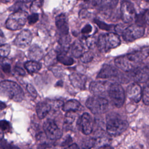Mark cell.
Masks as SVG:
<instances>
[{"instance_id": "obj_1", "label": "cell", "mask_w": 149, "mask_h": 149, "mask_svg": "<svg viewBox=\"0 0 149 149\" xmlns=\"http://www.w3.org/2000/svg\"><path fill=\"white\" fill-rule=\"evenodd\" d=\"M0 95L15 102H20L24 98L22 88L16 83L9 80L0 83Z\"/></svg>"}, {"instance_id": "obj_2", "label": "cell", "mask_w": 149, "mask_h": 149, "mask_svg": "<svg viewBox=\"0 0 149 149\" xmlns=\"http://www.w3.org/2000/svg\"><path fill=\"white\" fill-rule=\"evenodd\" d=\"M106 127L109 135L116 136L126 131L128 127V122L116 114H111L107 117Z\"/></svg>"}, {"instance_id": "obj_3", "label": "cell", "mask_w": 149, "mask_h": 149, "mask_svg": "<svg viewBox=\"0 0 149 149\" xmlns=\"http://www.w3.org/2000/svg\"><path fill=\"white\" fill-rule=\"evenodd\" d=\"M120 40L119 36L113 33H107L101 34L97 41V46L99 50L106 52L119 45Z\"/></svg>"}, {"instance_id": "obj_4", "label": "cell", "mask_w": 149, "mask_h": 149, "mask_svg": "<svg viewBox=\"0 0 149 149\" xmlns=\"http://www.w3.org/2000/svg\"><path fill=\"white\" fill-rule=\"evenodd\" d=\"M28 14L26 12L20 10L11 14L7 19L5 26L11 30H17L22 29L26 23Z\"/></svg>"}, {"instance_id": "obj_5", "label": "cell", "mask_w": 149, "mask_h": 149, "mask_svg": "<svg viewBox=\"0 0 149 149\" xmlns=\"http://www.w3.org/2000/svg\"><path fill=\"white\" fill-rule=\"evenodd\" d=\"M94 41V38L91 37H83L76 40L71 47L72 54L76 58H80L89 50Z\"/></svg>"}, {"instance_id": "obj_6", "label": "cell", "mask_w": 149, "mask_h": 149, "mask_svg": "<svg viewBox=\"0 0 149 149\" xmlns=\"http://www.w3.org/2000/svg\"><path fill=\"white\" fill-rule=\"evenodd\" d=\"M86 105L93 113L101 114L108 110V102L103 97L95 95L87 99Z\"/></svg>"}, {"instance_id": "obj_7", "label": "cell", "mask_w": 149, "mask_h": 149, "mask_svg": "<svg viewBox=\"0 0 149 149\" xmlns=\"http://www.w3.org/2000/svg\"><path fill=\"white\" fill-rule=\"evenodd\" d=\"M108 94L112 104L117 108L121 107L125 101V95L122 87L117 83H112L108 88Z\"/></svg>"}, {"instance_id": "obj_8", "label": "cell", "mask_w": 149, "mask_h": 149, "mask_svg": "<svg viewBox=\"0 0 149 149\" xmlns=\"http://www.w3.org/2000/svg\"><path fill=\"white\" fill-rule=\"evenodd\" d=\"M144 34V28L143 26L133 24L122 31V36L126 41L132 42L140 37Z\"/></svg>"}, {"instance_id": "obj_9", "label": "cell", "mask_w": 149, "mask_h": 149, "mask_svg": "<svg viewBox=\"0 0 149 149\" xmlns=\"http://www.w3.org/2000/svg\"><path fill=\"white\" fill-rule=\"evenodd\" d=\"M125 56L128 62L134 68L137 63H140L149 56V47H143Z\"/></svg>"}, {"instance_id": "obj_10", "label": "cell", "mask_w": 149, "mask_h": 149, "mask_svg": "<svg viewBox=\"0 0 149 149\" xmlns=\"http://www.w3.org/2000/svg\"><path fill=\"white\" fill-rule=\"evenodd\" d=\"M43 129L47 137L51 140H56L62 137L61 130L51 119H48L44 122Z\"/></svg>"}, {"instance_id": "obj_11", "label": "cell", "mask_w": 149, "mask_h": 149, "mask_svg": "<svg viewBox=\"0 0 149 149\" xmlns=\"http://www.w3.org/2000/svg\"><path fill=\"white\" fill-rule=\"evenodd\" d=\"M121 17L125 23H130L136 17V14L133 5L129 1H123L120 6Z\"/></svg>"}, {"instance_id": "obj_12", "label": "cell", "mask_w": 149, "mask_h": 149, "mask_svg": "<svg viewBox=\"0 0 149 149\" xmlns=\"http://www.w3.org/2000/svg\"><path fill=\"white\" fill-rule=\"evenodd\" d=\"M131 71V76L137 82H144L149 79V64L140 65Z\"/></svg>"}, {"instance_id": "obj_13", "label": "cell", "mask_w": 149, "mask_h": 149, "mask_svg": "<svg viewBox=\"0 0 149 149\" xmlns=\"http://www.w3.org/2000/svg\"><path fill=\"white\" fill-rule=\"evenodd\" d=\"M80 130L86 135L90 134L93 128V121L91 116L87 113H84L78 121Z\"/></svg>"}, {"instance_id": "obj_14", "label": "cell", "mask_w": 149, "mask_h": 149, "mask_svg": "<svg viewBox=\"0 0 149 149\" xmlns=\"http://www.w3.org/2000/svg\"><path fill=\"white\" fill-rule=\"evenodd\" d=\"M32 40V34L29 30H23L14 40V44L19 48L28 47Z\"/></svg>"}, {"instance_id": "obj_15", "label": "cell", "mask_w": 149, "mask_h": 149, "mask_svg": "<svg viewBox=\"0 0 149 149\" xmlns=\"http://www.w3.org/2000/svg\"><path fill=\"white\" fill-rule=\"evenodd\" d=\"M127 95L133 102H139L142 98V90L140 86L136 83L130 84L127 88Z\"/></svg>"}, {"instance_id": "obj_16", "label": "cell", "mask_w": 149, "mask_h": 149, "mask_svg": "<svg viewBox=\"0 0 149 149\" xmlns=\"http://www.w3.org/2000/svg\"><path fill=\"white\" fill-rule=\"evenodd\" d=\"M55 24L61 36L68 35L69 26L67 17L64 13H61L56 17Z\"/></svg>"}, {"instance_id": "obj_17", "label": "cell", "mask_w": 149, "mask_h": 149, "mask_svg": "<svg viewBox=\"0 0 149 149\" xmlns=\"http://www.w3.org/2000/svg\"><path fill=\"white\" fill-rule=\"evenodd\" d=\"M69 80L72 86L76 89L84 90L86 83V77L81 74L73 73L70 74Z\"/></svg>"}, {"instance_id": "obj_18", "label": "cell", "mask_w": 149, "mask_h": 149, "mask_svg": "<svg viewBox=\"0 0 149 149\" xmlns=\"http://www.w3.org/2000/svg\"><path fill=\"white\" fill-rule=\"evenodd\" d=\"M109 84L105 81H93L90 84V91L95 95H99L108 89Z\"/></svg>"}, {"instance_id": "obj_19", "label": "cell", "mask_w": 149, "mask_h": 149, "mask_svg": "<svg viewBox=\"0 0 149 149\" xmlns=\"http://www.w3.org/2000/svg\"><path fill=\"white\" fill-rule=\"evenodd\" d=\"M119 74V71L113 66L109 65H104L97 75L98 78L108 79L115 77Z\"/></svg>"}, {"instance_id": "obj_20", "label": "cell", "mask_w": 149, "mask_h": 149, "mask_svg": "<svg viewBox=\"0 0 149 149\" xmlns=\"http://www.w3.org/2000/svg\"><path fill=\"white\" fill-rule=\"evenodd\" d=\"M51 109V105L46 102H40L37 105L36 112L38 117L42 119L46 117Z\"/></svg>"}, {"instance_id": "obj_21", "label": "cell", "mask_w": 149, "mask_h": 149, "mask_svg": "<svg viewBox=\"0 0 149 149\" xmlns=\"http://www.w3.org/2000/svg\"><path fill=\"white\" fill-rule=\"evenodd\" d=\"M43 53L42 49L37 45H33L29 49L28 57L34 61H38L42 58Z\"/></svg>"}, {"instance_id": "obj_22", "label": "cell", "mask_w": 149, "mask_h": 149, "mask_svg": "<svg viewBox=\"0 0 149 149\" xmlns=\"http://www.w3.org/2000/svg\"><path fill=\"white\" fill-rule=\"evenodd\" d=\"M115 63L118 68L125 72L131 71L134 69L133 67L127 61L125 55L117 57L115 59Z\"/></svg>"}, {"instance_id": "obj_23", "label": "cell", "mask_w": 149, "mask_h": 149, "mask_svg": "<svg viewBox=\"0 0 149 149\" xmlns=\"http://www.w3.org/2000/svg\"><path fill=\"white\" fill-rule=\"evenodd\" d=\"M94 139V146L97 148H99L100 147H102L104 146L109 144L108 143L109 141V138L108 136L104 133H99L96 137Z\"/></svg>"}, {"instance_id": "obj_24", "label": "cell", "mask_w": 149, "mask_h": 149, "mask_svg": "<svg viewBox=\"0 0 149 149\" xmlns=\"http://www.w3.org/2000/svg\"><path fill=\"white\" fill-rule=\"evenodd\" d=\"M80 107V104L79 101L75 100H70L63 104L62 109L65 112L76 111L79 109Z\"/></svg>"}, {"instance_id": "obj_25", "label": "cell", "mask_w": 149, "mask_h": 149, "mask_svg": "<svg viewBox=\"0 0 149 149\" xmlns=\"http://www.w3.org/2000/svg\"><path fill=\"white\" fill-rule=\"evenodd\" d=\"M25 69L31 73L38 72L41 68V65L37 61H29L24 63Z\"/></svg>"}, {"instance_id": "obj_26", "label": "cell", "mask_w": 149, "mask_h": 149, "mask_svg": "<svg viewBox=\"0 0 149 149\" xmlns=\"http://www.w3.org/2000/svg\"><path fill=\"white\" fill-rule=\"evenodd\" d=\"M117 2V0H93V5L98 8L113 6Z\"/></svg>"}, {"instance_id": "obj_27", "label": "cell", "mask_w": 149, "mask_h": 149, "mask_svg": "<svg viewBox=\"0 0 149 149\" xmlns=\"http://www.w3.org/2000/svg\"><path fill=\"white\" fill-rule=\"evenodd\" d=\"M56 59L58 62L66 66L72 65L74 63V60L73 58L67 55L66 53H58Z\"/></svg>"}, {"instance_id": "obj_28", "label": "cell", "mask_w": 149, "mask_h": 149, "mask_svg": "<svg viewBox=\"0 0 149 149\" xmlns=\"http://www.w3.org/2000/svg\"><path fill=\"white\" fill-rule=\"evenodd\" d=\"M142 99L146 105H149V79L142 91Z\"/></svg>"}, {"instance_id": "obj_29", "label": "cell", "mask_w": 149, "mask_h": 149, "mask_svg": "<svg viewBox=\"0 0 149 149\" xmlns=\"http://www.w3.org/2000/svg\"><path fill=\"white\" fill-rule=\"evenodd\" d=\"M94 139L90 138L84 139L81 143V149H91L94 146Z\"/></svg>"}, {"instance_id": "obj_30", "label": "cell", "mask_w": 149, "mask_h": 149, "mask_svg": "<svg viewBox=\"0 0 149 149\" xmlns=\"http://www.w3.org/2000/svg\"><path fill=\"white\" fill-rule=\"evenodd\" d=\"M10 51V46L8 44H3L0 45V56L5 58L8 56Z\"/></svg>"}, {"instance_id": "obj_31", "label": "cell", "mask_w": 149, "mask_h": 149, "mask_svg": "<svg viewBox=\"0 0 149 149\" xmlns=\"http://www.w3.org/2000/svg\"><path fill=\"white\" fill-rule=\"evenodd\" d=\"M43 0H34L30 6V11L36 13L42 6Z\"/></svg>"}, {"instance_id": "obj_32", "label": "cell", "mask_w": 149, "mask_h": 149, "mask_svg": "<svg viewBox=\"0 0 149 149\" xmlns=\"http://www.w3.org/2000/svg\"><path fill=\"white\" fill-rule=\"evenodd\" d=\"M75 116H76L74 111L67 112V113L66 114L65 117V120H64L65 124L66 125H69L72 124V123L74 120Z\"/></svg>"}, {"instance_id": "obj_33", "label": "cell", "mask_w": 149, "mask_h": 149, "mask_svg": "<svg viewBox=\"0 0 149 149\" xmlns=\"http://www.w3.org/2000/svg\"><path fill=\"white\" fill-rule=\"evenodd\" d=\"M94 22L101 29L106 30V31H109L112 29V27H113V25L112 24H108L104 22H102L98 19H94Z\"/></svg>"}, {"instance_id": "obj_34", "label": "cell", "mask_w": 149, "mask_h": 149, "mask_svg": "<svg viewBox=\"0 0 149 149\" xmlns=\"http://www.w3.org/2000/svg\"><path fill=\"white\" fill-rule=\"evenodd\" d=\"M80 60L83 63H88L90 62L93 58V54L91 52L88 51L84 52L80 57Z\"/></svg>"}, {"instance_id": "obj_35", "label": "cell", "mask_w": 149, "mask_h": 149, "mask_svg": "<svg viewBox=\"0 0 149 149\" xmlns=\"http://www.w3.org/2000/svg\"><path fill=\"white\" fill-rule=\"evenodd\" d=\"M0 141H1L0 146H1V148L2 149H16V148H17V147L13 146L12 144L8 143L5 140L2 139Z\"/></svg>"}, {"instance_id": "obj_36", "label": "cell", "mask_w": 149, "mask_h": 149, "mask_svg": "<svg viewBox=\"0 0 149 149\" xmlns=\"http://www.w3.org/2000/svg\"><path fill=\"white\" fill-rule=\"evenodd\" d=\"M38 14L37 13H32L31 15L28 16L27 19V21L30 24H34L38 21Z\"/></svg>"}, {"instance_id": "obj_37", "label": "cell", "mask_w": 149, "mask_h": 149, "mask_svg": "<svg viewBox=\"0 0 149 149\" xmlns=\"http://www.w3.org/2000/svg\"><path fill=\"white\" fill-rule=\"evenodd\" d=\"M27 90L30 94V95L33 97V98H36L37 95V93L35 89V88L30 84H28L27 85Z\"/></svg>"}, {"instance_id": "obj_38", "label": "cell", "mask_w": 149, "mask_h": 149, "mask_svg": "<svg viewBox=\"0 0 149 149\" xmlns=\"http://www.w3.org/2000/svg\"><path fill=\"white\" fill-rule=\"evenodd\" d=\"M10 129V123L6 120H0V129L2 131H6Z\"/></svg>"}, {"instance_id": "obj_39", "label": "cell", "mask_w": 149, "mask_h": 149, "mask_svg": "<svg viewBox=\"0 0 149 149\" xmlns=\"http://www.w3.org/2000/svg\"><path fill=\"white\" fill-rule=\"evenodd\" d=\"M38 148L39 149H59L55 146H54L53 144H51L46 143L41 144L39 146Z\"/></svg>"}, {"instance_id": "obj_40", "label": "cell", "mask_w": 149, "mask_h": 149, "mask_svg": "<svg viewBox=\"0 0 149 149\" xmlns=\"http://www.w3.org/2000/svg\"><path fill=\"white\" fill-rule=\"evenodd\" d=\"M92 30V27L90 24H87L86 25H85L83 28L82 29L81 32L82 34H88L90 33Z\"/></svg>"}, {"instance_id": "obj_41", "label": "cell", "mask_w": 149, "mask_h": 149, "mask_svg": "<svg viewBox=\"0 0 149 149\" xmlns=\"http://www.w3.org/2000/svg\"><path fill=\"white\" fill-rule=\"evenodd\" d=\"M14 72L16 74H18L19 76H24L25 75L24 70L20 67L16 66L14 69Z\"/></svg>"}, {"instance_id": "obj_42", "label": "cell", "mask_w": 149, "mask_h": 149, "mask_svg": "<svg viewBox=\"0 0 149 149\" xmlns=\"http://www.w3.org/2000/svg\"><path fill=\"white\" fill-rule=\"evenodd\" d=\"M2 70L5 73H9L10 71V65L8 63H3L2 65Z\"/></svg>"}, {"instance_id": "obj_43", "label": "cell", "mask_w": 149, "mask_h": 149, "mask_svg": "<svg viewBox=\"0 0 149 149\" xmlns=\"http://www.w3.org/2000/svg\"><path fill=\"white\" fill-rule=\"evenodd\" d=\"M144 20L145 23L149 25V10H147L144 12Z\"/></svg>"}, {"instance_id": "obj_44", "label": "cell", "mask_w": 149, "mask_h": 149, "mask_svg": "<svg viewBox=\"0 0 149 149\" xmlns=\"http://www.w3.org/2000/svg\"><path fill=\"white\" fill-rule=\"evenodd\" d=\"M72 141V139H71V137H70V136H68V137H67L66 139H65V140L62 142V146H66V145H68L69 143H70Z\"/></svg>"}, {"instance_id": "obj_45", "label": "cell", "mask_w": 149, "mask_h": 149, "mask_svg": "<svg viewBox=\"0 0 149 149\" xmlns=\"http://www.w3.org/2000/svg\"><path fill=\"white\" fill-rule=\"evenodd\" d=\"M6 39L5 37V36L2 31V30H0V44H3V43L5 41Z\"/></svg>"}, {"instance_id": "obj_46", "label": "cell", "mask_w": 149, "mask_h": 149, "mask_svg": "<svg viewBox=\"0 0 149 149\" xmlns=\"http://www.w3.org/2000/svg\"><path fill=\"white\" fill-rule=\"evenodd\" d=\"M65 149H79V148L76 144H72L65 148Z\"/></svg>"}, {"instance_id": "obj_47", "label": "cell", "mask_w": 149, "mask_h": 149, "mask_svg": "<svg viewBox=\"0 0 149 149\" xmlns=\"http://www.w3.org/2000/svg\"><path fill=\"white\" fill-rule=\"evenodd\" d=\"M6 105L4 102L0 101V111L4 109L5 108H6Z\"/></svg>"}, {"instance_id": "obj_48", "label": "cell", "mask_w": 149, "mask_h": 149, "mask_svg": "<svg viewBox=\"0 0 149 149\" xmlns=\"http://www.w3.org/2000/svg\"><path fill=\"white\" fill-rule=\"evenodd\" d=\"M101 148H102V149H112V148L109 144L104 146V147H102Z\"/></svg>"}, {"instance_id": "obj_49", "label": "cell", "mask_w": 149, "mask_h": 149, "mask_svg": "<svg viewBox=\"0 0 149 149\" xmlns=\"http://www.w3.org/2000/svg\"><path fill=\"white\" fill-rule=\"evenodd\" d=\"M3 131L0 129V141L3 139Z\"/></svg>"}, {"instance_id": "obj_50", "label": "cell", "mask_w": 149, "mask_h": 149, "mask_svg": "<svg viewBox=\"0 0 149 149\" xmlns=\"http://www.w3.org/2000/svg\"><path fill=\"white\" fill-rule=\"evenodd\" d=\"M11 0H1L2 2H4V3H6V2H9V1H10Z\"/></svg>"}, {"instance_id": "obj_51", "label": "cell", "mask_w": 149, "mask_h": 149, "mask_svg": "<svg viewBox=\"0 0 149 149\" xmlns=\"http://www.w3.org/2000/svg\"><path fill=\"white\" fill-rule=\"evenodd\" d=\"M31 1H34V0H23V1L25 2H30Z\"/></svg>"}, {"instance_id": "obj_52", "label": "cell", "mask_w": 149, "mask_h": 149, "mask_svg": "<svg viewBox=\"0 0 149 149\" xmlns=\"http://www.w3.org/2000/svg\"><path fill=\"white\" fill-rule=\"evenodd\" d=\"M84 1H85V2H87V1H88V0H83Z\"/></svg>"}, {"instance_id": "obj_53", "label": "cell", "mask_w": 149, "mask_h": 149, "mask_svg": "<svg viewBox=\"0 0 149 149\" xmlns=\"http://www.w3.org/2000/svg\"><path fill=\"white\" fill-rule=\"evenodd\" d=\"M145 1H149V0H145Z\"/></svg>"}, {"instance_id": "obj_54", "label": "cell", "mask_w": 149, "mask_h": 149, "mask_svg": "<svg viewBox=\"0 0 149 149\" xmlns=\"http://www.w3.org/2000/svg\"><path fill=\"white\" fill-rule=\"evenodd\" d=\"M1 149H2V148H1Z\"/></svg>"}]
</instances>
